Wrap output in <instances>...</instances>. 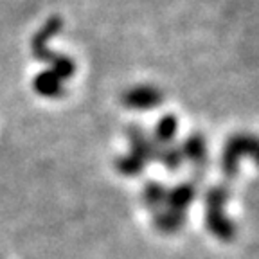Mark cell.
<instances>
[{"label":"cell","instance_id":"5","mask_svg":"<svg viewBox=\"0 0 259 259\" xmlns=\"http://www.w3.org/2000/svg\"><path fill=\"white\" fill-rule=\"evenodd\" d=\"M182 151V158L187 160L191 166L194 167V173L200 175L205 173L207 162H209V148H207V141L202 134H191L182 141V144L178 146Z\"/></svg>","mask_w":259,"mask_h":259},{"label":"cell","instance_id":"6","mask_svg":"<svg viewBox=\"0 0 259 259\" xmlns=\"http://www.w3.org/2000/svg\"><path fill=\"white\" fill-rule=\"evenodd\" d=\"M126 137L130 142V155L141 158L144 164H150V162L157 160V151L158 144L153 141L150 134H146L142 126L132 124L128 126V132H126Z\"/></svg>","mask_w":259,"mask_h":259},{"label":"cell","instance_id":"2","mask_svg":"<svg viewBox=\"0 0 259 259\" xmlns=\"http://www.w3.org/2000/svg\"><path fill=\"white\" fill-rule=\"evenodd\" d=\"M231 200V187L227 184H216L205 193V225L209 232L220 241H231L236 236V225L225 212Z\"/></svg>","mask_w":259,"mask_h":259},{"label":"cell","instance_id":"10","mask_svg":"<svg viewBox=\"0 0 259 259\" xmlns=\"http://www.w3.org/2000/svg\"><path fill=\"white\" fill-rule=\"evenodd\" d=\"M178 134V119L173 113H166L162 115L157 121L153 130V141L157 142L158 146H166V144H173L175 137Z\"/></svg>","mask_w":259,"mask_h":259},{"label":"cell","instance_id":"4","mask_svg":"<svg viewBox=\"0 0 259 259\" xmlns=\"http://www.w3.org/2000/svg\"><path fill=\"white\" fill-rule=\"evenodd\" d=\"M122 105L130 110H153L162 105L164 94L155 85H135L128 89L121 97Z\"/></svg>","mask_w":259,"mask_h":259},{"label":"cell","instance_id":"12","mask_svg":"<svg viewBox=\"0 0 259 259\" xmlns=\"http://www.w3.org/2000/svg\"><path fill=\"white\" fill-rule=\"evenodd\" d=\"M157 162H160L162 166L166 167L167 171H177L178 167L182 166V151L177 144H166V146H158L157 151Z\"/></svg>","mask_w":259,"mask_h":259},{"label":"cell","instance_id":"13","mask_svg":"<svg viewBox=\"0 0 259 259\" xmlns=\"http://www.w3.org/2000/svg\"><path fill=\"white\" fill-rule=\"evenodd\" d=\"M146 167H148V164H144L141 158L134 157V155H130V153H124L115 158V169H117L119 175H122V177H130V178L139 177Z\"/></svg>","mask_w":259,"mask_h":259},{"label":"cell","instance_id":"3","mask_svg":"<svg viewBox=\"0 0 259 259\" xmlns=\"http://www.w3.org/2000/svg\"><path fill=\"white\" fill-rule=\"evenodd\" d=\"M257 157V141L250 134H236L225 142L222 153V171L225 178L234 180L243 158Z\"/></svg>","mask_w":259,"mask_h":259},{"label":"cell","instance_id":"8","mask_svg":"<svg viewBox=\"0 0 259 259\" xmlns=\"http://www.w3.org/2000/svg\"><path fill=\"white\" fill-rule=\"evenodd\" d=\"M32 89L41 97L58 99V97H61L65 94V81L47 69L44 72L36 74V77L32 79Z\"/></svg>","mask_w":259,"mask_h":259},{"label":"cell","instance_id":"9","mask_svg":"<svg viewBox=\"0 0 259 259\" xmlns=\"http://www.w3.org/2000/svg\"><path fill=\"white\" fill-rule=\"evenodd\" d=\"M187 222V214H180L167 207H160L153 212V227L160 234H177Z\"/></svg>","mask_w":259,"mask_h":259},{"label":"cell","instance_id":"11","mask_svg":"<svg viewBox=\"0 0 259 259\" xmlns=\"http://www.w3.org/2000/svg\"><path fill=\"white\" fill-rule=\"evenodd\" d=\"M166 194H167V187L164 184L157 182V180H150V182H146L144 187H142V203L155 212L160 207H164Z\"/></svg>","mask_w":259,"mask_h":259},{"label":"cell","instance_id":"7","mask_svg":"<svg viewBox=\"0 0 259 259\" xmlns=\"http://www.w3.org/2000/svg\"><path fill=\"white\" fill-rule=\"evenodd\" d=\"M196 193H198L196 191V184L191 182V180L177 184L171 189H167L164 207L175 210V212H180V214H187L189 207L196 200Z\"/></svg>","mask_w":259,"mask_h":259},{"label":"cell","instance_id":"1","mask_svg":"<svg viewBox=\"0 0 259 259\" xmlns=\"http://www.w3.org/2000/svg\"><path fill=\"white\" fill-rule=\"evenodd\" d=\"M63 27V20L60 16H51L40 29L32 36L31 40V53L38 61H44L49 65V70L54 72L56 76H60L63 81L70 79L76 72V63L72 58L65 56V54L54 53L53 49L49 47V40L53 36H56L58 32Z\"/></svg>","mask_w":259,"mask_h":259}]
</instances>
